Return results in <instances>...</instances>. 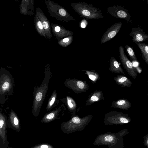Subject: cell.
<instances>
[{
	"mask_svg": "<svg viewBox=\"0 0 148 148\" xmlns=\"http://www.w3.org/2000/svg\"><path fill=\"white\" fill-rule=\"evenodd\" d=\"M119 57L124 68L129 75L134 79L137 76V72L132 62L125 53L124 47L121 45L119 47Z\"/></svg>",
	"mask_w": 148,
	"mask_h": 148,
	"instance_id": "ba28073f",
	"label": "cell"
},
{
	"mask_svg": "<svg viewBox=\"0 0 148 148\" xmlns=\"http://www.w3.org/2000/svg\"><path fill=\"white\" fill-rule=\"evenodd\" d=\"M147 95H148V93H147Z\"/></svg>",
	"mask_w": 148,
	"mask_h": 148,
	"instance_id": "1f68e13d",
	"label": "cell"
},
{
	"mask_svg": "<svg viewBox=\"0 0 148 148\" xmlns=\"http://www.w3.org/2000/svg\"><path fill=\"white\" fill-rule=\"evenodd\" d=\"M131 121L128 114L111 111L105 114L104 123L106 125H118L127 123Z\"/></svg>",
	"mask_w": 148,
	"mask_h": 148,
	"instance_id": "8992f818",
	"label": "cell"
},
{
	"mask_svg": "<svg viewBox=\"0 0 148 148\" xmlns=\"http://www.w3.org/2000/svg\"><path fill=\"white\" fill-rule=\"evenodd\" d=\"M42 24L43 28L44 29H47L49 28V24L47 21H44L42 23Z\"/></svg>",
	"mask_w": 148,
	"mask_h": 148,
	"instance_id": "83f0119b",
	"label": "cell"
},
{
	"mask_svg": "<svg viewBox=\"0 0 148 148\" xmlns=\"http://www.w3.org/2000/svg\"><path fill=\"white\" fill-rule=\"evenodd\" d=\"M57 99V94L56 90H55L52 93L49 99L47 106L46 110L49 111L55 106L58 101Z\"/></svg>",
	"mask_w": 148,
	"mask_h": 148,
	"instance_id": "44dd1931",
	"label": "cell"
},
{
	"mask_svg": "<svg viewBox=\"0 0 148 148\" xmlns=\"http://www.w3.org/2000/svg\"><path fill=\"white\" fill-rule=\"evenodd\" d=\"M6 118L0 112V136L3 143L4 144L6 140Z\"/></svg>",
	"mask_w": 148,
	"mask_h": 148,
	"instance_id": "ac0fdd59",
	"label": "cell"
},
{
	"mask_svg": "<svg viewBox=\"0 0 148 148\" xmlns=\"http://www.w3.org/2000/svg\"><path fill=\"white\" fill-rule=\"evenodd\" d=\"M147 4H148V0H147Z\"/></svg>",
	"mask_w": 148,
	"mask_h": 148,
	"instance_id": "4dcf8cb0",
	"label": "cell"
},
{
	"mask_svg": "<svg viewBox=\"0 0 148 148\" xmlns=\"http://www.w3.org/2000/svg\"><path fill=\"white\" fill-rule=\"evenodd\" d=\"M136 44L141 50L143 60L148 65V45L141 42H137Z\"/></svg>",
	"mask_w": 148,
	"mask_h": 148,
	"instance_id": "ffe728a7",
	"label": "cell"
},
{
	"mask_svg": "<svg viewBox=\"0 0 148 148\" xmlns=\"http://www.w3.org/2000/svg\"><path fill=\"white\" fill-rule=\"evenodd\" d=\"M64 84L66 87L77 94L86 92L89 88L86 81L70 78L65 80Z\"/></svg>",
	"mask_w": 148,
	"mask_h": 148,
	"instance_id": "52a82bcc",
	"label": "cell"
},
{
	"mask_svg": "<svg viewBox=\"0 0 148 148\" xmlns=\"http://www.w3.org/2000/svg\"><path fill=\"white\" fill-rule=\"evenodd\" d=\"M66 100L68 110L72 113L71 116L75 115L77 105L75 101L73 98L69 96L66 97Z\"/></svg>",
	"mask_w": 148,
	"mask_h": 148,
	"instance_id": "d6986e66",
	"label": "cell"
},
{
	"mask_svg": "<svg viewBox=\"0 0 148 148\" xmlns=\"http://www.w3.org/2000/svg\"><path fill=\"white\" fill-rule=\"evenodd\" d=\"M45 77L41 85L39 86L35 87L33 92L32 114L36 117H37L40 113L48 89L49 82L51 75L49 68L47 67L45 69Z\"/></svg>",
	"mask_w": 148,
	"mask_h": 148,
	"instance_id": "7a4b0ae2",
	"label": "cell"
},
{
	"mask_svg": "<svg viewBox=\"0 0 148 148\" xmlns=\"http://www.w3.org/2000/svg\"><path fill=\"white\" fill-rule=\"evenodd\" d=\"M131 106L130 102L128 100L124 98L113 101L112 103V106L113 108L123 110H127Z\"/></svg>",
	"mask_w": 148,
	"mask_h": 148,
	"instance_id": "9a60e30c",
	"label": "cell"
},
{
	"mask_svg": "<svg viewBox=\"0 0 148 148\" xmlns=\"http://www.w3.org/2000/svg\"><path fill=\"white\" fill-rule=\"evenodd\" d=\"M73 41V36H69L63 39L62 41V45L64 47H67L71 44Z\"/></svg>",
	"mask_w": 148,
	"mask_h": 148,
	"instance_id": "cb8c5ba5",
	"label": "cell"
},
{
	"mask_svg": "<svg viewBox=\"0 0 148 148\" xmlns=\"http://www.w3.org/2000/svg\"><path fill=\"white\" fill-rule=\"evenodd\" d=\"M122 26L121 22L114 23L103 34L100 40L101 44H103L112 39L118 33Z\"/></svg>",
	"mask_w": 148,
	"mask_h": 148,
	"instance_id": "30bf717a",
	"label": "cell"
},
{
	"mask_svg": "<svg viewBox=\"0 0 148 148\" xmlns=\"http://www.w3.org/2000/svg\"><path fill=\"white\" fill-rule=\"evenodd\" d=\"M104 99L103 94L101 90H96L91 93L86 101V106L91 105L96 102Z\"/></svg>",
	"mask_w": 148,
	"mask_h": 148,
	"instance_id": "4fadbf2b",
	"label": "cell"
},
{
	"mask_svg": "<svg viewBox=\"0 0 148 148\" xmlns=\"http://www.w3.org/2000/svg\"><path fill=\"white\" fill-rule=\"evenodd\" d=\"M83 71H85V74L86 75L93 83H96L100 79L98 73L94 70H84Z\"/></svg>",
	"mask_w": 148,
	"mask_h": 148,
	"instance_id": "7402d4cb",
	"label": "cell"
},
{
	"mask_svg": "<svg viewBox=\"0 0 148 148\" xmlns=\"http://www.w3.org/2000/svg\"><path fill=\"white\" fill-rule=\"evenodd\" d=\"M116 84L123 87H130L132 84L131 81L125 76L118 75L114 77Z\"/></svg>",
	"mask_w": 148,
	"mask_h": 148,
	"instance_id": "e0dca14e",
	"label": "cell"
},
{
	"mask_svg": "<svg viewBox=\"0 0 148 148\" xmlns=\"http://www.w3.org/2000/svg\"><path fill=\"white\" fill-rule=\"evenodd\" d=\"M31 148H54L53 147L48 144L43 143L38 144L32 146Z\"/></svg>",
	"mask_w": 148,
	"mask_h": 148,
	"instance_id": "d4e9b609",
	"label": "cell"
},
{
	"mask_svg": "<svg viewBox=\"0 0 148 148\" xmlns=\"http://www.w3.org/2000/svg\"><path fill=\"white\" fill-rule=\"evenodd\" d=\"M8 123L10 127L12 129L18 132L21 129L19 120L16 114L12 110L9 114Z\"/></svg>",
	"mask_w": 148,
	"mask_h": 148,
	"instance_id": "5bb4252c",
	"label": "cell"
},
{
	"mask_svg": "<svg viewBox=\"0 0 148 148\" xmlns=\"http://www.w3.org/2000/svg\"><path fill=\"white\" fill-rule=\"evenodd\" d=\"M143 143L144 145L148 148V134L144 136Z\"/></svg>",
	"mask_w": 148,
	"mask_h": 148,
	"instance_id": "4316f807",
	"label": "cell"
},
{
	"mask_svg": "<svg viewBox=\"0 0 148 148\" xmlns=\"http://www.w3.org/2000/svg\"><path fill=\"white\" fill-rule=\"evenodd\" d=\"M129 133L127 129L122 130L116 133L106 132L98 135L93 144L95 146H107L109 148H124L123 137Z\"/></svg>",
	"mask_w": 148,
	"mask_h": 148,
	"instance_id": "6da1fadb",
	"label": "cell"
},
{
	"mask_svg": "<svg viewBox=\"0 0 148 148\" xmlns=\"http://www.w3.org/2000/svg\"><path fill=\"white\" fill-rule=\"evenodd\" d=\"M88 22L85 19L81 21L79 23V26L81 28H85L87 26Z\"/></svg>",
	"mask_w": 148,
	"mask_h": 148,
	"instance_id": "484cf974",
	"label": "cell"
},
{
	"mask_svg": "<svg viewBox=\"0 0 148 148\" xmlns=\"http://www.w3.org/2000/svg\"><path fill=\"white\" fill-rule=\"evenodd\" d=\"M129 35L132 37L133 42L136 43L148 40V35L139 27L132 28Z\"/></svg>",
	"mask_w": 148,
	"mask_h": 148,
	"instance_id": "7c38bea8",
	"label": "cell"
},
{
	"mask_svg": "<svg viewBox=\"0 0 148 148\" xmlns=\"http://www.w3.org/2000/svg\"><path fill=\"white\" fill-rule=\"evenodd\" d=\"M61 30V27L59 26H57L55 28V31L57 32H60Z\"/></svg>",
	"mask_w": 148,
	"mask_h": 148,
	"instance_id": "f546056e",
	"label": "cell"
},
{
	"mask_svg": "<svg viewBox=\"0 0 148 148\" xmlns=\"http://www.w3.org/2000/svg\"><path fill=\"white\" fill-rule=\"evenodd\" d=\"M14 80L12 74L5 70L0 72V103L4 104L8 97L12 94Z\"/></svg>",
	"mask_w": 148,
	"mask_h": 148,
	"instance_id": "5b68a950",
	"label": "cell"
},
{
	"mask_svg": "<svg viewBox=\"0 0 148 148\" xmlns=\"http://www.w3.org/2000/svg\"><path fill=\"white\" fill-rule=\"evenodd\" d=\"M125 47L126 52L131 60L133 61H137V58L133 49L128 45H126Z\"/></svg>",
	"mask_w": 148,
	"mask_h": 148,
	"instance_id": "603a6c76",
	"label": "cell"
},
{
	"mask_svg": "<svg viewBox=\"0 0 148 148\" xmlns=\"http://www.w3.org/2000/svg\"><path fill=\"white\" fill-rule=\"evenodd\" d=\"M37 26L38 28L40 30H42L43 29V27L41 22L40 21H38V22Z\"/></svg>",
	"mask_w": 148,
	"mask_h": 148,
	"instance_id": "f1b7e54d",
	"label": "cell"
},
{
	"mask_svg": "<svg viewBox=\"0 0 148 148\" xmlns=\"http://www.w3.org/2000/svg\"><path fill=\"white\" fill-rule=\"evenodd\" d=\"M109 70L112 73L125 75L119 63L113 56L110 59Z\"/></svg>",
	"mask_w": 148,
	"mask_h": 148,
	"instance_id": "2e32d148",
	"label": "cell"
},
{
	"mask_svg": "<svg viewBox=\"0 0 148 148\" xmlns=\"http://www.w3.org/2000/svg\"><path fill=\"white\" fill-rule=\"evenodd\" d=\"M107 10L108 12L113 17L123 19L127 22L130 21L131 16L128 12V10L123 7L115 5L108 7Z\"/></svg>",
	"mask_w": 148,
	"mask_h": 148,
	"instance_id": "9c48e42d",
	"label": "cell"
},
{
	"mask_svg": "<svg viewBox=\"0 0 148 148\" xmlns=\"http://www.w3.org/2000/svg\"><path fill=\"white\" fill-rule=\"evenodd\" d=\"M71 6L80 17L85 19H99L104 17L101 10L86 2L72 3Z\"/></svg>",
	"mask_w": 148,
	"mask_h": 148,
	"instance_id": "277c9868",
	"label": "cell"
},
{
	"mask_svg": "<svg viewBox=\"0 0 148 148\" xmlns=\"http://www.w3.org/2000/svg\"><path fill=\"white\" fill-rule=\"evenodd\" d=\"M66 110L64 105L62 104L56 110L51 111L45 114L40 121L42 123H48L56 119H59L58 116L61 112H64Z\"/></svg>",
	"mask_w": 148,
	"mask_h": 148,
	"instance_id": "8fae6325",
	"label": "cell"
},
{
	"mask_svg": "<svg viewBox=\"0 0 148 148\" xmlns=\"http://www.w3.org/2000/svg\"><path fill=\"white\" fill-rule=\"evenodd\" d=\"M92 117V114H88L83 118L77 115L71 116L69 121L61 123L62 130L63 132L68 134L83 130L89 124Z\"/></svg>",
	"mask_w": 148,
	"mask_h": 148,
	"instance_id": "3957f363",
	"label": "cell"
}]
</instances>
